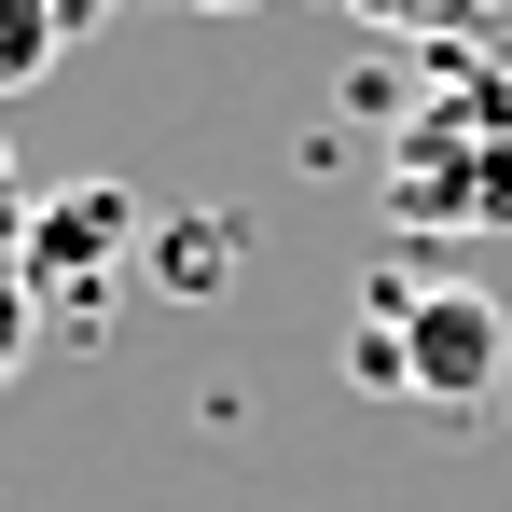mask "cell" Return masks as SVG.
Segmentation results:
<instances>
[{
    "label": "cell",
    "instance_id": "1",
    "mask_svg": "<svg viewBox=\"0 0 512 512\" xmlns=\"http://www.w3.org/2000/svg\"><path fill=\"white\" fill-rule=\"evenodd\" d=\"M402 236H512V42H457L388 125Z\"/></svg>",
    "mask_w": 512,
    "mask_h": 512
},
{
    "label": "cell",
    "instance_id": "2",
    "mask_svg": "<svg viewBox=\"0 0 512 512\" xmlns=\"http://www.w3.org/2000/svg\"><path fill=\"white\" fill-rule=\"evenodd\" d=\"M360 360V388H388V402H499L512 388V305L485 277H388L374 291V319L346 333Z\"/></svg>",
    "mask_w": 512,
    "mask_h": 512
},
{
    "label": "cell",
    "instance_id": "3",
    "mask_svg": "<svg viewBox=\"0 0 512 512\" xmlns=\"http://www.w3.org/2000/svg\"><path fill=\"white\" fill-rule=\"evenodd\" d=\"M125 250H153V222H139V194L125 180H70V194H42V222H28V291H84V277H111Z\"/></svg>",
    "mask_w": 512,
    "mask_h": 512
},
{
    "label": "cell",
    "instance_id": "4",
    "mask_svg": "<svg viewBox=\"0 0 512 512\" xmlns=\"http://www.w3.org/2000/svg\"><path fill=\"white\" fill-rule=\"evenodd\" d=\"M374 42H429V56H457V42H499V0H346Z\"/></svg>",
    "mask_w": 512,
    "mask_h": 512
},
{
    "label": "cell",
    "instance_id": "5",
    "mask_svg": "<svg viewBox=\"0 0 512 512\" xmlns=\"http://www.w3.org/2000/svg\"><path fill=\"white\" fill-rule=\"evenodd\" d=\"M153 277H167V291H222V277H236V222H222V208L153 222Z\"/></svg>",
    "mask_w": 512,
    "mask_h": 512
},
{
    "label": "cell",
    "instance_id": "6",
    "mask_svg": "<svg viewBox=\"0 0 512 512\" xmlns=\"http://www.w3.org/2000/svg\"><path fill=\"white\" fill-rule=\"evenodd\" d=\"M56 56H70V14L56 0H0V97H28Z\"/></svg>",
    "mask_w": 512,
    "mask_h": 512
},
{
    "label": "cell",
    "instance_id": "7",
    "mask_svg": "<svg viewBox=\"0 0 512 512\" xmlns=\"http://www.w3.org/2000/svg\"><path fill=\"white\" fill-rule=\"evenodd\" d=\"M28 333H42V291H28V263H0V388L28 374Z\"/></svg>",
    "mask_w": 512,
    "mask_h": 512
},
{
    "label": "cell",
    "instance_id": "8",
    "mask_svg": "<svg viewBox=\"0 0 512 512\" xmlns=\"http://www.w3.org/2000/svg\"><path fill=\"white\" fill-rule=\"evenodd\" d=\"M28 222H42V194H28V167H14V139H0V263L28 250Z\"/></svg>",
    "mask_w": 512,
    "mask_h": 512
},
{
    "label": "cell",
    "instance_id": "9",
    "mask_svg": "<svg viewBox=\"0 0 512 512\" xmlns=\"http://www.w3.org/2000/svg\"><path fill=\"white\" fill-rule=\"evenodd\" d=\"M56 14H70V28H84V14H111V0H56Z\"/></svg>",
    "mask_w": 512,
    "mask_h": 512
},
{
    "label": "cell",
    "instance_id": "10",
    "mask_svg": "<svg viewBox=\"0 0 512 512\" xmlns=\"http://www.w3.org/2000/svg\"><path fill=\"white\" fill-rule=\"evenodd\" d=\"M194 14H250V0H194Z\"/></svg>",
    "mask_w": 512,
    "mask_h": 512
}]
</instances>
